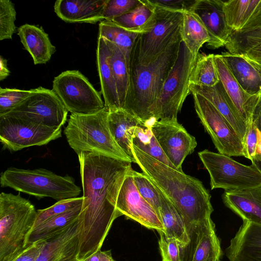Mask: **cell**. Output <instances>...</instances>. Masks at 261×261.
I'll return each mask as SVG.
<instances>
[{"mask_svg":"<svg viewBox=\"0 0 261 261\" xmlns=\"http://www.w3.org/2000/svg\"><path fill=\"white\" fill-rule=\"evenodd\" d=\"M132 144L159 161L176 169L165 154L155 138L151 127L144 124L137 126L133 136Z\"/></svg>","mask_w":261,"mask_h":261,"instance_id":"obj_35","label":"cell"},{"mask_svg":"<svg viewBox=\"0 0 261 261\" xmlns=\"http://www.w3.org/2000/svg\"><path fill=\"white\" fill-rule=\"evenodd\" d=\"M68 112L53 90L39 87L32 89L25 99L4 115L60 129L67 120Z\"/></svg>","mask_w":261,"mask_h":261,"instance_id":"obj_11","label":"cell"},{"mask_svg":"<svg viewBox=\"0 0 261 261\" xmlns=\"http://www.w3.org/2000/svg\"><path fill=\"white\" fill-rule=\"evenodd\" d=\"M98 33V36L105 38L121 50L129 67L132 51L140 34L128 31L106 20L99 23Z\"/></svg>","mask_w":261,"mask_h":261,"instance_id":"obj_33","label":"cell"},{"mask_svg":"<svg viewBox=\"0 0 261 261\" xmlns=\"http://www.w3.org/2000/svg\"><path fill=\"white\" fill-rule=\"evenodd\" d=\"M252 163L255 164L261 171V156L256 157L254 162Z\"/></svg>","mask_w":261,"mask_h":261,"instance_id":"obj_52","label":"cell"},{"mask_svg":"<svg viewBox=\"0 0 261 261\" xmlns=\"http://www.w3.org/2000/svg\"><path fill=\"white\" fill-rule=\"evenodd\" d=\"M196 114L219 153L228 156H244L242 139L227 120L207 100L191 92Z\"/></svg>","mask_w":261,"mask_h":261,"instance_id":"obj_12","label":"cell"},{"mask_svg":"<svg viewBox=\"0 0 261 261\" xmlns=\"http://www.w3.org/2000/svg\"><path fill=\"white\" fill-rule=\"evenodd\" d=\"M257 143L256 146V156H261V133L257 129Z\"/></svg>","mask_w":261,"mask_h":261,"instance_id":"obj_51","label":"cell"},{"mask_svg":"<svg viewBox=\"0 0 261 261\" xmlns=\"http://www.w3.org/2000/svg\"><path fill=\"white\" fill-rule=\"evenodd\" d=\"M109 125L111 134L119 146L135 163L132 138L135 128L143 124L137 118L123 109L109 112Z\"/></svg>","mask_w":261,"mask_h":261,"instance_id":"obj_28","label":"cell"},{"mask_svg":"<svg viewBox=\"0 0 261 261\" xmlns=\"http://www.w3.org/2000/svg\"><path fill=\"white\" fill-rule=\"evenodd\" d=\"M37 210L18 193L0 194V261H9L25 248Z\"/></svg>","mask_w":261,"mask_h":261,"instance_id":"obj_5","label":"cell"},{"mask_svg":"<svg viewBox=\"0 0 261 261\" xmlns=\"http://www.w3.org/2000/svg\"><path fill=\"white\" fill-rule=\"evenodd\" d=\"M10 73L8 67L7 60L2 56L0 57V81L6 79Z\"/></svg>","mask_w":261,"mask_h":261,"instance_id":"obj_50","label":"cell"},{"mask_svg":"<svg viewBox=\"0 0 261 261\" xmlns=\"http://www.w3.org/2000/svg\"><path fill=\"white\" fill-rule=\"evenodd\" d=\"M32 89L21 90L16 88H0V116L9 112L25 99Z\"/></svg>","mask_w":261,"mask_h":261,"instance_id":"obj_42","label":"cell"},{"mask_svg":"<svg viewBox=\"0 0 261 261\" xmlns=\"http://www.w3.org/2000/svg\"><path fill=\"white\" fill-rule=\"evenodd\" d=\"M17 35L35 65L46 63L56 50L42 28L25 23L18 28Z\"/></svg>","mask_w":261,"mask_h":261,"instance_id":"obj_27","label":"cell"},{"mask_svg":"<svg viewBox=\"0 0 261 261\" xmlns=\"http://www.w3.org/2000/svg\"><path fill=\"white\" fill-rule=\"evenodd\" d=\"M62 128L55 129L17 117L0 116V141L3 148L17 151L42 146L62 137Z\"/></svg>","mask_w":261,"mask_h":261,"instance_id":"obj_13","label":"cell"},{"mask_svg":"<svg viewBox=\"0 0 261 261\" xmlns=\"http://www.w3.org/2000/svg\"><path fill=\"white\" fill-rule=\"evenodd\" d=\"M180 35L188 49L196 57L203 45L207 44L210 41L206 28L199 17L191 11L184 12Z\"/></svg>","mask_w":261,"mask_h":261,"instance_id":"obj_31","label":"cell"},{"mask_svg":"<svg viewBox=\"0 0 261 261\" xmlns=\"http://www.w3.org/2000/svg\"><path fill=\"white\" fill-rule=\"evenodd\" d=\"M133 174L134 182L139 193L154 209L160 218L159 211L161 201L157 188L145 173L139 172L133 169Z\"/></svg>","mask_w":261,"mask_h":261,"instance_id":"obj_38","label":"cell"},{"mask_svg":"<svg viewBox=\"0 0 261 261\" xmlns=\"http://www.w3.org/2000/svg\"><path fill=\"white\" fill-rule=\"evenodd\" d=\"M260 43L261 27L246 32L231 33L225 46L231 54L242 55Z\"/></svg>","mask_w":261,"mask_h":261,"instance_id":"obj_37","label":"cell"},{"mask_svg":"<svg viewBox=\"0 0 261 261\" xmlns=\"http://www.w3.org/2000/svg\"><path fill=\"white\" fill-rule=\"evenodd\" d=\"M137 164L156 188L181 215L189 234L202 221L211 217V195L198 179L159 161L132 145Z\"/></svg>","mask_w":261,"mask_h":261,"instance_id":"obj_2","label":"cell"},{"mask_svg":"<svg viewBox=\"0 0 261 261\" xmlns=\"http://www.w3.org/2000/svg\"><path fill=\"white\" fill-rule=\"evenodd\" d=\"M83 197L62 199L58 201L54 205L37 211V216L33 228L54 216L81 206Z\"/></svg>","mask_w":261,"mask_h":261,"instance_id":"obj_39","label":"cell"},{"mask_svg":"<svg viewBox=\"0 0 261 261\" xmlns=\"http://www.w3.org/2000/svg\"><path fill=\"white\" fill-rule=\"evenodd\" d=\"M153 6L172 11H190L196 0H148Z\"/></svg>","mask_w":261,"mask_h":261,"instance_id":"obj_45","label":"cell"},{"mask_svg":"<svg viewBox=\"0 0 261 261\" xmlns=\"http://www.w3.org/2000/svg\"><path fill=\"white\" fill-rule=\"evenodd\" d=\"M193 239L188 261H220V243L211 217L200 222L191 235Z\"/></svg>","mask_w":261,"mask_h":261,"instance_id":"obj_22","label":"cell"},{"mask_svg":"<svg viewBox=\"0 0 261 261\" xmlns=\"http://www.w3.org/2000/svg\"><path fill=\"white\" fill-rule=\"evenodd\" d=\"M44 241H39L28 246L9 261H36Z\"/></svg>","mask_w":261,"mask_h":261,"instance_id":"obj_46","label":"cell"},{"mask_svg":"<svg viewBox=\"0 0 261 261\" xmlns=\"http://www.w3.org/2000/svg\"><path fill=\"white\" fill-rule=\"evenodd\" d=\"M154 7L153 23L147 32L139 34L131 54L130 58L141 65L155 60L180 35L184 12Z\"/></svg>","mask_w":261,"mask_h":261,"instance_id":"obj_8","label":"cell"},{"mask_svg":"<svg viewBox=\"0 0 261 261\" xmlns=\"http://www.w3.org/2000/svg\"><path fill=\"white\" fill-rule=\"evenodd\" d=\"M76 261H80V260H77Z\"/></svg>","mask_w":261,"mask_h":261,"instance_id":"obj_53","label":"cell"},{"mask_svg":"<svg viewBox=\"0 0 261 261\" xmlns=\"http://www.w3.org/2000/svg\"><path fill=\"white\" fill-rule=\"evenodd\" d=\"M142 3V0H107L102 17L104 20L111 21L134 10Z\"/></svg>","mask_w":261,"mask_h":261,"instance_id":"obj_43","label":"cell"},{"mask_svg":"<svg viewBox=\"0 0 261 261\" xmlns=\"http://www.w3.org/2000/svg\"><path fill=\"white\" fill-rule=\"evenodd\" d=\"M2 187H9L38 198L50 197L57 201L77 197L81 188L68 175L62 176L43 168H8L1 174Z\"/></svg>","mask_w":261,"mask_h":261,"instance_id":"obj_6","label":"cell"},{"mask_svg":"<svg viewBox=\"0 0 261 261\" xmlns=\"http://www.w3.org/2000/svg\"><path fill=\"white\" fill-rule=\"evenodd\" d=\"M82 206L50 218L33 228L26 239L25 247L48 239L61 232L76 222Z\"/></svg>","mask_w":261,"mask_h":261,"instance_id":"obj_30","label":"cell"},{"mask_svg":"<svg viewBox=\"0 0 261 261\" xmlns=\"http://www.w3.org/2000/svg\"><path fill=\"white\" fill-rule=\"evenodd\" d=\"M158 190L161 201L160 218L164 227V233L166 237L177 240L185 248L190 245L191 239L185 220L170 201Z\"/></svg>","mask_w":261,"mask_h":261,"instance_id":"obj_29","label":"cell"},{"mask_svg":"<svg viewBox=\"0 0 261 261\" xmlns=\"http://www.w3.org/2000/svg\"><path fill=\"white\" fill-rule=\"evenodd\" d=\"M16 12L10 0H0V40L11 39L15 33Z\"/></svg>","mask_w":261,"mask_h":261,"instance_id":"obj_40","label":"cell"},{"mask_svg":"<svg viewBox=\"0 0 261 261\" xmlns=\"http://www.w3.org/2000/svg\"><path fill=\"white\" fill-rule=\"evenodd\" d=\"M133 169L127 173L120 188L116 208L122 215L149 229L164 232L161 220L154 209L141 196L134 182Z\"/></svg>","mask_w":261,"mask_h":261,"instance_id":"obj_15","label":"cell"},{"mask_svg":"<svg viewBox=\"0 0 261 261\" xmlns=\"http://www.w3.org/2000/svg\"><path fill=\"white\" fill-rule=\"evenodd\" d=\"M113 54L111 43L98 36L96 49V63L100 80L101 93L105 107L109 112L121 109L116 83L111 64Z\"/></svg>","mask_w":261,"mask_h":261,"instance_id":"obj_21","label":"cell"},{"mask_svg":"<svg viewBox=\"0 0 261 261\" xmlns=\"http://www.w3.org/2000/svg\"><path fill=\"white\" fill-rule=\"evenodd\" d=\"M159 246L163 261H184L181 244L173 238L166 237L163 231H158Z\"/></svg>","mask_w":261,"mask_h":261,"instance_id":"obj_41","label":"cell"},{"mask_svg":"<svg viewBox=\"0 0 261 261\" xmlns=\"http://www.w3.org/2000/svg\"><path fill=\"white\" fill-rule=\"evenodd\" d=\"M190 89L191 92L200 94L213 105L230 123L244 143L247 125L229 100L220 82L213 87L190 84Z\"/></svg>","mask_w":261,"mask_h":261,"instance_id":"obj_25","label":"cell"},{"mask_svg":"<svg viewBox=\"0 0 261 261\" xmlns=\"http://www.w3.org/2000/svg\"><path fill=\"white\" fill-rule=\"evenodd\" d=\"M109 114L106 107L92 114H71L64 130L68 144L77 155L91 152L132 163L111 134Z\"/></svg>","mask_w":261,"mask_h":261,"instance_id":"obj_4","label":"cell"},{"mask_svg":"<svg viewBox=\"0 0 261 261\" xmlns=\"http://www.w3.org/2000/svg\"><path fill=\"white\" fill-rule=\"evenodd\" d=\"M251 119L255 126L261 133V92L257 96Z\"/></svg>","mask_w":261,"mask_h":261,"instance_id":"obj_48","label":"cell"},{"mask_svg":"<svg viewBox=\"0 0 261 261\" xmlns=\"http://www.w3.org/2000/svg\"><path fill=\"white\" fill-rule=\"evenodd\" d=\"M78 155L83 202L77 220L79 252L84 261L100 250L114 220L118 193L132 163L84 152Z\"/></svg>","mask_w":261,"mask_h":261,"instance_id":"obj_1","label":"cell"},{"mask_svg":"<svg viewBox=\"0 0 261 261\" xmlns=\"http://www.w3.org/2000/svg\"><path fill=\"white\" fill-rule=\"evenodd\" d=\"M53 90L71 114H92L105 107L101 92L79 70H66L56 76Z\"/></svg>","mask_w":261,"mask_h":261,"instance_id":"obj_10","label":"cell"},{"mask_svg":"<svg viewBox=\"0 0 261 261\" xmlns=\"http://www.w3.org/2000/svg\"><path fill=\"white\" fill-rule=\"evenodd\" d=\"M111 43L113 50V54L111 58V64L120 106L121 109H123L128 97L130 88L129 67L121 50L116 45L111 42Z\"/></svg>","mask_w":261,"mask_h":261,"instance_id":"obj_34","label":"cell"},{"mask_svg":"<svg viewBox=\"0 0 261 261\" xmlns=\"http://www.w3.org/2000/svg\"><path fill=\"white\" fill-rule=\"evenodd\" d=\"M180 35L155 60L141 65L130 58V88L124 110L151 127L156 121L155 108L164 83L176 59Z\"/></svg>","mask_w":261,"mask_h":261,"instance_id":"obj_3","label":"cell"},{"mask_svg":"<svg viewBox=\"0 0 261 261\" xmlns=\"http://www.w3.org/2000/svg\"><path fill=\"white\" fill-rule=\"evenodd\" d=\"M221 55L242 89L251 96L257 95L261 92V68L242 55L225 51Z\"/></svg>","mask_w":261,"mask_h":261,"instance_id":"obj_26","label":"cell"},{"mask_svg":"<svg viewBox=\"0 0 261 261\" xmlns=\"http://www.w3.org/2000/svg\"><path fill=\"white\" fill-rule=\"evenodd\" d=\"M44 241L36 261H76L79 252L77 221Z\"/></svg>","mask_w":261,"mask_h":261,"instance_id":"obj_20","label":"cell"},{"mask_svg":"<svg viewBox=\"0 0 261 261\" xmlns=\"http://www.w3.org/2000/svg\"><path fill=\"white\" fill-rule=\"evenodd\" d=\"M151 129L169 160L177 170L182 171V163L197 146L195 138L177 121H156Z\"/></svg>","mask_w":261,"mask_h":261,"instance_id":"obj_14","label":"cell"},{"mask_svg":"<svg viewBox=\"0 0 261 261\" xmlns=\"http://www.w3.org/2000/svg\"><path fill=\"white\" fill-rule=\"evenodd\" d=\"M257 128L251 120L247 124V129L244 139V157L254 162L256 156L257 143Z\"/></svg>","mask_w":261,"mask_h":261,"instance_id":"obj_44","label":"cell"},{"mask_svg":"<svg viewBox=\"0 0 261 261\" xmlns=\"http://www.w3.org/2000/svg\"><path fill=\"white\" fill-rule=\"evenodd\" d=\"M107 0H58L54 11L68 23H95L104 20L102 13Z\"/></svg>","mask_w":261,"mask_h":261,"instance_id":"obj_23","label":"cell"},{"mask_svg":"<svg viewBox=\"0 0 261 261\" xmlns=\"http://www.w3.org/2000/svg\"><path fill=\"white\" fill-rule=\"evenodd\" d=\"M84 261H115L112 255L111 250L101 251V249L86 258Z\"/></svg>","mask_w":261,"mask_h":261,"instance_id":"obj_49","label":"cell"},{"mask_svg":"<svg viewBox=\"0 0 261 261\" xmlns=\"http://www.w3.org/2000/svg\"><path fill=\"white\" fill-rule=\"evenodd\" d=\"M242 55L261 68V43L246 50Z\"/></svg>","mask_w":261,"mask_h":261,"instance_id":"obj_47","label":"cell"},{"mask_svg":"<svg viewBox=\"0 0 261 261\" xmlns=\"http://www.w3.org/2000/svg\"><path fill=\"white\" fill-rule=\"evenodd\" d=\"M191 11L200 18L210 36L206 46L217 49L225 46L231 31L228 28L223 11V1L196 0Z\"/></svg>","mask_w":261,"mask_h":261,"instance_id":"obj_16","label":"cell"},{"mask_svg":"<svg viewBox=\"0 0 261 261\" xmlns=\"http://www.w3.org/2000/svg\"><path fill=\"white\" fill-rule=\"evenodd\" d=\"M190 84L213 87L219 82L214 55L199 53L191 75Z\"/></svg>","mask_w":261,"mask_h":261,"instance_id":"obj_36","label":"cell"},{"mask_svg":"<svg viewBox=\"0 0 261 261\" xmlns=\"http://www.w3.org/2000/svg\"><path fill=\"white\" fill-rule=\"evenodd\" d=\"M198 155L210 176L211 189H246L261 185V171L254 163L242 164L230 156L205 149Z\"/></svg>","mask_w":261,"mask_h":261,"instance_id":"obj_9","label":"cell"},{"mask_svg":"<svg viewBox=\"0 0 261 261\" xmlns=\"http://www.w3.org/2000/svg\"><path fill=\"white\" fill-rule=\"evenodd\" d=\"M219 81L229 100L246 125L251 120L257 96L247 93L236 80L221 54L214 55Z\"/></svg>","mask_w":261,"mask_h":261,"instance_id":"obj_18","label":"cell"},{"mask_svg":"<svg viewBox=\"0 0 261 261\" xmlns=\"http://www.w3.org/2000/svg\"><path fill=\"white\" fill-rule=\"evenodd\" d=\"M225 205L243 220L261 225V185L234 191H225Z\"/></svg>","mask_w":261,"mask_h":261,"instance_id":"obj_24","label":"cell"},{"mask_svg":"<svg viewBox=\"0 0 261 261\" xmlns=\"http://www.w3.org/2000/svg\"><path fill=\"white\" fill-rule=\"evenodd\" d=\"M223 11L231 33H241L261 27V0L223 1Z\"/></svg>","mask_w":261,"mask_h":261,"instance_id":"obj_19","label":"cell"},{"mask_svg":"<svg viewBox=\"0 0 261 261\" xmlns=\"http://www.w3.org/2000/svg\"><path fill=\"white\" fill-rule=\"evenodd\" d=\"M197 57L181 40L176 59L164 83L156 106V121H177V115L191 92L190 80Z\"/></svg>","mask_w":261,"mask_h":261,"instance_id":"obj_7","label":"cell"},{"mask_svg":"<svg viewBox=\"0 0 261 261\" xmlns=\"http://www.w3.org/2000/svg\"><path fill=\"white\" fill-rule=\"evenodd\" d=\"M154 16L155 7L148 0H142L137 8L111 21L128 31L142 34L151 27Z\"/></svg>","mask_w":261,"mask_h":261,"instance_id":"obj_32","label":"cell"},{"mask_svg":"<svg viewBox=\"0 0 261 261\" xmlns=\"http://www.w3.org/2000/svg\"><path fill=\"white\" fill-rule=\"evenodd\" d=\"M226 254L229 261H261V225L243 220Z\"/></svg>","mask_w":261,"mask_h":261,"instance_id":"obj_17","label":"cell"}]
</instances>
